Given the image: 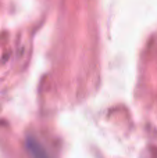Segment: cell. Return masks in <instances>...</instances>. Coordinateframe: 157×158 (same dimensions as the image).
<instances>
[{
  "mask_svg": "<svg viewBox=\"0 0 157 158\" xmlns=\"http://www.w3.org/2000/svg\"><path fill=\"white\" fill-rule=\"evenodd\" d=\"M28 151L31 154V158H47L42 146H39L35 140H29L28 142Z\"/></svg>",
  "mask_w": 157,
  "mask_h": 158,
  "instance_id": "6da1fadb",
  "label": "cell"
}]
</instances>
